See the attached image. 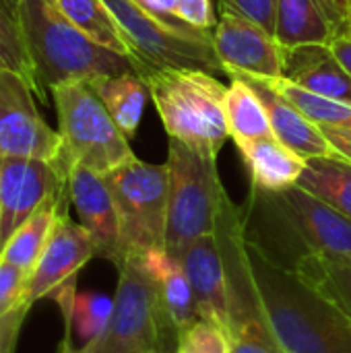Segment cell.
<instances>
[{
  "label": "cell",
  "instance_id": "1",
  "mask_svg": "<svg viewBox=\"0 0 351 353\" xmlns=\"http://www.w3.org/2000/svg\"><path fill=\"white\" fill-rule=\"evenodd\" d=\"M244 254L265 325L283 353H351V323L248 236Z\"/></svg>",
  "mask_w": 351,
  "mask_h": 353
},
{
  "label": "cell",
  "instance_id": "2",
  "mask_svg": "<svg viewBox=\"0 0 351 353\" xmlns=\"http://www.w3.org/2000/svg\"><path fill=\"white\" fill-rule=\"evenodd\" d=\"M17 19L31 58L37 97L68 81L139 72L132 58L95 43L77 29L56 0H21Z\"/></svg>",
  "mask_w": 351,
  "mask_h": 353
},
{
  "label": "cell",
  "instance_id": "3",
  "mask_svg": "<svg viewBox=\"0 0 351 353\" xmlns=\"http://www.w3.org/2000/svg\"><path fill=\"white\" fill-rule=\"evenodd\" d=\"M141 77L168 137L197 153L217 157L230 139L228 87L213 72L197 68H155Z\"/></svg>",
  "mask_w": 351,
  "mask_h": 353
},
{
  "label": "cell",
  "instance_id": "4",
  "mask_svg": "<svg viewBox=\"0 0 351 353\" xmlns=\"http://www.w3.org/2000/svg\"><path fill=\"white\" fill-rule=\"evenodd\" d=\"M50 93L58 112V134L62 141L58 168L66 178L72 165L106 176L137 157L128 137L118 128L89 81L60 83Z\"/></svg>",
  "mask_w": 351,
  "mask_h": 353
},
{
  "label": "cell",
  "instance_id": "5",
  "mask_svg": "<svg viewBox=\"0 0 351 353\" xmlns=\"http://www.w3.org/2000/svg\"><path fill=\"white\" fill-rule=\"evenodd\" d=\"M166 168V250L178 259L194 240L215 234L217 217L228 192L219 180L217 157L197 153L176 139H170Z\"/></svg>",
  "mask_w": 351,
  "mask_h": 353
},
{
  "label": "cell",
  "instance_id": "6",
  "mask_svg": "<svg viewBox=\"0 0 351 353\" xmlns=\"http://www.w3.org/2000/svg\"><path fill=\"white\" fill-rule=\"evenodd\" d=\"M118 269L114 310L93 353L163 352L178 335L168 321L157 285L141 254H126Z\"/></svg>",
  "mask_w": 351,
  "mask_h": 353
},
{
  "label": "cell",
  "instance_id": "7",
  "mask_svg": "<svg viewBox=\"0 0 351 353\" xmlns=\"http://www.w3.org/2000/svg\"><path fill=\"white\" fill-rule=\"evenodd\" d=\"M103 178L118 209L122 259L126 254L166 250L168 168L134 157Z\"/></svg>",
  "mask_w": 351,
  "mask_h": 353
},
{
  "label": "cell",
  "instance_id": "8",
  "mask_svg": "<svg viewBox=\"0 0 351 353\" xmlns=\"http://www.w3.org/2000/svg\"><path fill=\"white\" fill-rule=\"evenodd\" d=\"M254 194H259L288 228L294 238V246H300L298 254L312 252L335 263L351 265V217L300 186H292L281 192L254 190Z\"/></svg>",
  "mask_w": 351,
  "mask_h": 353
},
{
  "label": "cell",
  "instance_id": "9",
  "mask_svg": "<svg viewBox=\"0 0 351 353\" xmlns=\"http://www.w3.org/2000/svg\"><path fill=\"white\" fill-rule=\"evenodd\" d=\"M33 95V85L23 74L0 68V161L33 157L58 168L60 134L39 116Z\"/></svg>",
  "mask_w": 351,
  "mask_h": 353
},
{
  "label": "cell",
  "instance_id": "10",
  "mask_svg": "<svg viewBox=\"0 0 351 353\" xmlns=\"http://www.w3.org/2000/svg\"><path fill=\"white\" fill-rule=\"evenodd\" d=\"M66 180L56 163L46 159L10 157L0 161V252L43 203L66 192Z\"/></svg>",
  "mask_w": 351,
  "mask_h": 353
},
{
  "label": "cell",
  "instance_id": "11",
  "mask_svg": "<svg viewBox=\"0 0 351 353\" xmlns=\"http://www.w3.org/2000/svg\"><path fill=\"white\" fill-rule=\"evenodd\" d=\"M215 54L228 72H244L263 79L285 77V48L259 23L236 10L221 8L211 29Z\"/></svg>",
  "mask_w": 351,
  "mask_h": 353
},
{
  "label": "cell",
  "instance_id": "12",
  "mask_svg": "<svg viewBox=\"0 0 351 353\" xmlns=\"http://www.w3.org/2000/svg\"><path fill=\"white\" fill-rule=\"evenodd\" d=\"M93 256H97V250L91 234L62 211L35 269L29 275L25 304L33 306V302L52 298L66 283L77 281V273Z\"/></svg>",
  "mask_w": 351,
  "mask_h": 353
},
{
  "label": "cell",
  "instance_id": "13",
  "mask_svg": "<svg viewBox=\"0 0 351 353\" xmlns=\"http://www.w3.org/2000/svg\"><path fill=\"white\" fill-rule=\"evenodd\" d=\"M66 192L70 205L77 209L79 223L95 242L97 256L108 259L118 267L122 261L120 221L106 178L89 168L72 165L66 180Z\"/></svg>",
  "mask_w": 351,
  "mask_h": 353
},
{
  "label": "cell",
  "instance_id": "14",
  "mask_svg": "<svg viewBox=\"0 0 351 353\" xmlns=\"http://www.w3.org/2000/svg\"><path fill=\"white\" fill-rule=\"evenodd\" d=\"M186 277L192 285L201 319L232 329V300L225 263L217 236H203L194 240L180 256ZM232 337V335H230Z\"/></svg>",
  "mask_w": 351,
  "mask_h": 353
},
{
  "label": "cell",
  "instance_id": "15",
  "mask_svg": "<svg viewBox=\"0 0 351 353\" xmlns=\"http://www.w3.org/2000/svg\"><path fill=\"white\" fill-rule=\"evenodd\" d=\"M228 77H238V79L246 81L257 91V95L261 97V101L267 110L273 137L279 143H283L288 149H292L294 153H298L304 159L337 155L333 145L329 143L327 134L323 132V128L319 124H314L306 114H302L288 97H283L271 85L269 79L252 77V74H244V72H228Z\"/></svg>",
  "mask_w": 351,
  "mask_h": 353
},
{
  "label": "cell",
  "instance_id": "16",
  "mask_svg": "<svg viewBox=\"0 0 351 353\" xmlns=\"http://www.w3.org/2000/svg\"><path fill=\"white\" fill-rule=\"evenodd\" d=\"M285 79L317 95L351 103V74L335 60L329 46L285 50Z\"/></svg>",
  "mask_w": 351,
  "mask_h": 353
},
{
  "label": "cell",
  "instance_id": "17",
  "mask_svg": "<svg viewBox=\"0 0 351 353\" xmlns=\"http://www.w3.org/2000/svg\"><path fill=\"white\" fill-rule=\"evenodd\" d=\"M238 151L250 174L252 190L257 192H281L292 188L306 168V159L275 137L238 145Z\"/></svg>",
  "mask_w": 351,
  "mask_h": 353
},
{
  "label": "cell",
  "instance_id": "18",
  "mask_svg": "<svg viewBox=\"0 0 351 353\" xmlns=\"http://www.w3.org/2000/svg\"><path fill=\"white\" fill-rule=\"evenodd\" d=\"M145 269L151 273L168 321L172 323L176 335L188 329L201 319L192 285L186 277V271L180 259L172 256L168 250H149L141 254Z\"/></svg>",
  "mask_w": 351,
  "mask_h": 353
},
{
  "label": "cell",
  "instance_id": "19",
  "mask_svg": "<svg viewBox=\"0 0 351 353\" xmlns=\"http://www.w3.org/2000/svg\"><path fill=\"white\" fill-rule=\"evenodd\" d=\"M337 35L317 0H277L273 37L281 48L329 46Z\"/></svg>",
  "mask_w": 351,
  "mask_h": 353
},
{
  "label": "cell",
  "instance_id": "20",
  "mask_svg": "<svg viewBox=\"0 0 351 353\" xmlns=\"http://www.w3.org/2000/svg\"><path fill=\"white\" fill-rule=\"evenodd\" d=\"M118 128L132 139L139 130L145 103L149 97L147 81L139 72H122L112 77H97L89 81Z\"/></svg>",
  "mask_w": 351,
  "mask_h": 353
},
{
  "label": "cell",
  "instance_id": "21",
  "mask_svg": "<svg viewBox=\"0 0 351 353\" xmlns=\"http://www.w3.org/2000/svg\"><path fill=\"white\" fill-rule=\"evenodd\" d=\"M66 201H68V192L50 199L48 203H43L6 242V246L0 252V259L21 267L23 271H27L31 275V271L35 269L52 232L54 225L60 217L62 211H66Z\"/></svg>",
  "mask_w": 351,
  "mask_h": 353
},
{
  "label": "cell",
  "instance_id": "22",
  "mask_svg": "<svg viewBox=\"0 0 351 353\" xmlns=\"http://www.w3.org/2000/svg\"><path fill=\"white\" fill-rule=\"evenodd\" d=\"M56 2L64 12V17L77 29H81L89 39L116 54L132 58L139 66L134 46L130 43L128 35L124 33L116 17L110 12V8L103 4V0H56Z\"/></svg>",
  "mask_w": 351,
  "mask_h": 353
},
{
  "label": "cell",
  "instance_id": "23",
  "mask_svg": "<svg viewBox=\"0 0 351 353\" xmlns=\"http://www.w3.org/2000/svg\"><path fill=\"white\" fill-rule=\"evenodd\" d=\"M288 267L351 323V265L302 252Z\"/></svg>",
  "mask_w": 351,
  "mask_h": 353
},
{
  "label": "cell",
  "instance_id": "24",
  "mask_svg": "<svg viewBox=\"0 0 351 353\" xmlns=\"http://www.w3.org/2000/svg\"><path fill=\"white\" fill-rule=\"evenodd\" d=\"M225 118L230 137L234 139L236 147L273 137L271 122L261 97L246 81L238 77H230L225 93Z\"/></svg>",
  "mask_w": 351,
  "mask_h": 353
},
{
  "label": "cell",
  "instance_id": "25",
  "mask_svg": "<svg viewBox=\"0 0 351 353\" xmlns=\"http://www.w3.org/2000/svg\"><path fill=\"white\" fill-rule=\"evenodd\" d=\"M296 186L351 217V161L341 155L306 159Z\"/></svg>",
  "mask_w": 351,
  "mask_h": 353
},
{
  "label": "cell",
  "instance_id": "26",
  "mask_svg": "<svg viewBox=\"0 0 351 353\" xmlns=\"http://www.w3.org/2000/svg\"><path fill=\"white\" fill-rule=\"evenodd\" d=\"M271 85L288 97L302 114H306L321 128H345L351 130V103L317 95L290 79H269Z\"/></svg>",
  "mask_w": 351,
  "mask_h": 353
},
{
  "label": "cell",
  "instance_id": "27",
  "mask_svg": "<svg viewBox=\"0 0 351 353\" xmlns=\"http://www.w3.org/2000/svg\"><path fill=\"white\" fill-rule=\"evenodd\" d=\"M114 300L97 292H77L68 310L62 312L64 325L85 343L97 341L112 316Z\"/></svg>",
  "mask_w": 351,
  "mask_h": 353
},
{
  "label": "cell",
  "instance_id": "28",
  "mask_svg": "<svg viewBox=\"0 0 351 353\" xmlns=\"http://www.w3.org/2000/svg\"><path fill=\"white\" fill-rule=\"evenodd\" d=\"M0 68L23 74L33 85V91L37 95L35 74H33L31 58L23 39L19 19L2 0H0Z\"/></svg>",
  "mask_w": 351,
  "mask_h": 353
},
{
  "label": "cell",
  "instance_id": "29",
  "mask_svg": "<svg viewBox=\"0 0 351 353\" xmlns=\"http://www.w3.org/2000/svg\"><path fill=\"white\" fill-rule=\"evenodd\" d=\"M176 353H232V337L223 327L199 319L178 335Z\"/></svg>",
  "mask_w": 351,
  "mask_h": 353
},
{
  "label": "cell",
  "instance_id": "30",
  "mask_svg": "<svg viewBox=\"0 0 351 353\" xmlns=\"http://www.w3.org/2000/svg\"><path fill=\"white\" fill-rule=\"evenodd\" d=\"M230 335H232V353H283L275 343L263 316L238 325Z\"/></svg>",
  "mask_w": 351,
  "mask_h": 353
},
{
  "label": "cell",
  "instance_id": "31",
  "mask_svg": "<svg viewBox=\"0 0 351 353\" xmlns=\"http://www.w3.org/2000/svg\"><path fill=\"white\" fill-rule=\"evenodd\" d=\"M29 273L0 259V319L25 304Z\"/></svg>",
  "mask_w": 351,
  "mask_h": 353
},
{
  "label": "cell",
  "instance_id": "32",
  "mask_svg": "<svg viewBox=\"0 0 351 353\" xmlns=\"http://www.w3.org/2000/svg\"><path fill=\"white\" fill-rule=\"evenodd\" d=\"M219 4H221V8L236 10L242 17L259 23L269 33H273V29H275L277 0H219Z\"/></svg>",
  "mask_w": 351,
  "mask_h": 353
},
{
  "label": "cell",
  "instance_id": "33",
  "mask_svg": "<svg viewBox=\"0 0 351 353\" xmlns=\"http://www.w3.org/2000/svg\"><path fill=\"white\" fill-rule=\"evenodd\" d=\"M176 19L194 29H213L217 23L211 0H176Z\"/></svg>",
  "mask_w": 351,
  "mask_h": 353
},
{
  "label": "cell",
  "instance_id": "34",
  "mask_svg": "<svg viewBox=\"0 0 351 353\" xmlns=\"http://www.w3.org/2000/svg\"><path fill=\"white\" fill-rule=\"evenodd\" d=\"M29 310H31L29 304H21L19 308L10 310L6 316L0 319V353H14L19 333L23 329Z\"/></svg>",
  "mask_w": 351,
  "mask_h": 353
},
{
  "label": "cell",
  "instance_id": "35",
  "mask_svg": "<svg viewBox=\"0 0 351 353\" xmlns=\"http://www.w3.org/2000/svg\"><path fill=\"white\" fill-rule=\"evenodd\" d=\"M317 2L325 10L327 19L331 21L335 31L341 33L343 25H345V17H348V12H350L351 8V0H317Z\"/></svg>",
  "mask_w": 351,
  "mask_h": 353
},
{
  "label": "cell",
  "instance_id": "36",
  "mask_svg": "<svg viewBox=\"0 0 351 353\" xmlns=\"http://www.w3.org/2000/svg\"><path fill=\"white\" fill-rule=\"evenodd\" d=\"M149 14L166 23H182L176 19V0H137ZM186 25V23H184Z\"/></svg>",
  "mask_w": 351,
  "mask_h": 353
},
{
  "label": "cell",
  "instance_id": "37",
  "mask_svg": "<svg viewBox=\"0 0 351 353\" xmlns=\"http://www.w3.org/2000/svg\"><path fill=\"white\" fill-rule=\"evenodd\" d=\"M329 50L331 54L335 56V60L343 66L345 72L351 74V35L341 31L333 37V41L329 43Z\"/></svg>",
  "mask_w": 351,
  "mask_h": 353
},
{
  "label": "cell",
  "instance_id": "38",
  "mask_svg": "<svg viewBox=\"0 0 351 353\" xmlns=\"http://www.w3.org/2000/svg\"><path fill=\"white\" fill-rule=\"evenodd\" d=\"M323 132L327 134V139L333 145L335 153L341 155L343 159L351 161V130H345V128H323Z\"/></svg>",
  "mask_w": 351,
  "mask_h": 353
},
{
  "label": "cell",
  "instance_id": "39",
  "mask_svg": "<svg viewBox=\"0 0 351 353\" xmlns=\"http://www.w3.org/2000/svg\"><path fill=\"white\" fill-rule=\"evenodd\" d=\"M95 350V341H91V343H85L83 347H74L72 345V331L66 327V331H64V339H62V343H60V347H58V353H93Z\"/></svg>",
  "mask_w": 351,
  "mask_h": 353
},
{
  "label": "cell",
  "instance_id": "40",
  "mask_svg": "<svg viewBox=\"0 0 351 353\" xmlns=\"http://www.w3.org/2000/svg\"><path fill=\"white\" fill-rule=\"evenodd\" d=\"M2 2H4V4L14 12V14H17V8H19V2H21V0H2Z\"/></svg>",
  "mask_w": 351,
  "mask_h": 353
},
{
  "label": "cell",
  "instance_id": "41",
  "mask_svg": "<svg viewBox=\"0 0 351 353\" xmlns=\"http://www.w3.org/2000/svg\"><path fill=\"white\" fill-rule=\"evenodd\" d=\"M343 31H345V33H350V35H351V8H350V12H348V17H345V25H343Z\"/></svg>",
  "mask_w": 351,
  "mask_h": 353
},
{
  "label": "cell",
  "instance_id": "42",
  "mask_svg": "<svg viewBox=\"0 0 351 353\" xmlns=\"http://www.w3.org/2000/svg\"><path fill=\"white\" fill-rule=\"evenodd\" d=\"M155 353H166V352H155Z\"/></svg>",
  "mask_w": 351,
  "mask_h": 353
},
{
  "label": "cell",
  "instance_id": "43",
  "mask_svg": "<svg viewBox=\"0 0 351 353\" xmlns=\"http://www.w3.org/2000/svg\"><path fill=\"white\" fill-rule=\"evenodd\" d=\"M134 2H137V0H134ZM137 4H139V2H137Z\"/></svg>",
  "mask_w": 351,
  "mask_h": 353
}]
</instances>
